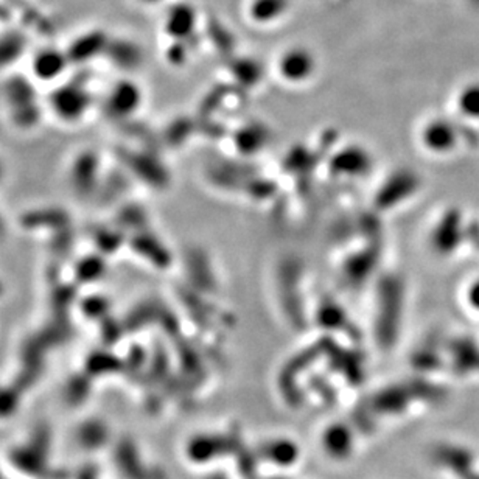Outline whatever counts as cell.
Masks as SVG:
<instances>
[{
	"label": "cell",
	"mask_w": 479,
	"mask_h": 479,
	"mask_svg": "<svg viewBox=\"0 0 479 479\" xmlns=\"http://www.w3.org/2000/svg\"><path fill=\"white\" fill-rule=\"evenodd\" d=\"M276 66L283 80L302 83L316 72L318 59L311 48L294 44L279 54Z\"/></svg>",
	"instance_id": "6da1fadb"
},
{
	"label": "cell",
	"mask_w": 479,
	"mask_h": 479,
	"mask_svg": "<svg viewBox=\"0 0 479 479\" xmlns=\"http://www.w3.org/2000/svg\"><path fill=\"white\" fill-rule=\"evenodd\" d=\"M145 2H153V0H145ZM155 2H158V0H155Z\"/></svg>",
	"instance_id": "ba28073f"
},
{
	"label": "cell",
	"mask_w": 479,
	"mask_h": 479,
	"mask_svg": "<svg viewBox=\"0 0 479 479\" xmlns=\"http://www.w3.org/2000/svg\"><path fill=\"white\" fill-rule=\"evenodd\" d=\"M291 6V0H250L248 17L257 25H271L280 21Z\"/></svg>",
	"instance_id": "7a4b0ae2"
},
{
	"label": "cell",
	"mask_w": 479,
	"mask_h": 479,
	"mask_svg": "<svg viewBox=\"0 0 479 479\" xmlns=\"http://www.w3.org/2000/svg\"><path fill=\"white\" fill-rule=\"evenodd\" d=\"M459 107L470 117H479V83L464 87L459 94Z\"/></svg>",
	"instance_id": "277c9868"
},
{
	"label": "cell",
	"mask_w": 479,
	"mask_h": 479,
	"mask_svg": "<svg viewBox=\"0 0 479 479\" xmlns=\"http://www.w3.org/2000/svg\"><path fill=\"white\" fill-rule=\"evenodd\" d=\"M470 299H472V304H474V307H478L479 309V283H476V285L474 287V290H472Z\"/></svg>",
	"instance_id": "8992f818"
},
{
	"label": "cell",
	"mask_w": 479,
	"mask_h": 479,
	"mask_svg": "<svg viewBox=\"0 0 479 479\" xmlns=\"http://www.w3.org/2000/svg\"><path fill=\"white\" fill-rule=\"evenodd\" d=\"M5 178H6V167H5V164H4V160H2V158H0V184L5 181Z\"/></svg>",
	"instance_id": "52a82bcc"
},
{
	"label": "cell",
	"mask_w": 479,
	"mask_h": 479,
	"mask_svg": "<svg viewBox=\"0 0 479 479\" xmlns=\"http://www.w3.org/2000/svg\"><path fill=\"white\" fill-rule=\"evenodd\" d=\"M430 136H432V138H436L437 145H441V148L445 147V144H450V140H452L450 129L443 123L433 125L432 129H430Z\"/></svg>",
	"instance_id": "5b68a950"
},
{
	"label": "cell",
	"mask_w": 479,
	"mask_h": 479,
	"mask_svg": "<svg viewBox=\"0 0 479 479\" xmlns=\"http://www.w3.org/2000/svg\"><path fill=\"white\" fill-rule=\"evenodd\" d=\"M197 27V11L190 5H179L167 19L166 28L175 36L184 37Z\"/></svg>",
	"instance_id": "3957f363"
}]
</instances>
